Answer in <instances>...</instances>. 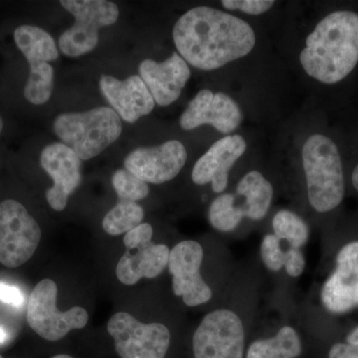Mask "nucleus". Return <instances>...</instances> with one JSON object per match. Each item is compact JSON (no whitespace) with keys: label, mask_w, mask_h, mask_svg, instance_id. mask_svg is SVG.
I'll return each mask as SVG.
<instances>
[{"label":"nucleus","mask_w":358,"mask_h":358,"mask_svg":"<svg viewBox=\"0 0 358 358\" xmlns=\"http://www.w3.org/2000/svg\"><path fill=\"white\" fill-rule=\"evenodd\" d=\"M179 55L196 69H219L248 55L256 44L255 32L246 21L209 6L183 14L173 27Z\"/></svg>","instance_id":"obj_1"},{"label":"nucleus","mask_w":358,"mask_h":358,"mask_svg":"<svg viewBox=\"0 0 358 358\" xmlns=\"http://www.w3.org/2000/svg\"><path fill=\"white\" fill-rule=\"evenodd\" d=\"M301 67L320 83L343 81L358 63V14L334 11L317 23L301 52Z\"/></svg>","instance_id":"obj_2"},{"label":"nucleus","mask_w":358,"mask_h":358,"mask_svg":"<svg viewBox=\"0 0 358 358\" xmlns=\"http://www.w3.org/2000/svg\"><path fill=\"white\" fill-rule=\"evenodd\" d=\"M301 160L310 206L320 213L336 209L345 192L343 162L336 143L324 134H313L303 145Z\"/></svg>","instance_id":"obj_3"},{"label":"nucleus","mask_w":358,"mask_h":358,"mask_svg":"<svg viewBox=\"0 0 358 358\" xmlns=\"http://www.w3.org/2000/svg\"><path fill=\"white\" fill-rule=\"evenodd\" d=\"M53 128L63 143L83 160L103 152L120 138L122 129L121 117L108 107L58 115Z\"/></svg>","instance_id":"obj_4"},{"label":"nucleus","mask_w":358,"mask_h":358,"mask_svg":"<svg viewBox=\"0 0 358 358\" xmlns=\"http://www.w3.org/2000/svg\"><path fill=\"white\" fill-rule=\"evenodd\" d=\"M61 6L75 17V24L59 39L60 50L69 57H79L96 48L99 30L114 24L119 8L106 0H63Z\"/></svg>","instance_id":"obj_5"},{"label":"nucleus","mask_w":358,"mask_h":358,"mask_svg":"<svg viewBox=\"0 0 358 358\" xmlns=\"http://www.w3.org/2000/svg\"><path fill=\"white\" fill-rule=\"evenodd\" d=\"M57 285L44 279L34 287L27 306L29 327L42 338L60 341L73 329H81L88 324L89 315L85 308L73 307L67 312L57 308Z\"/></svg>","instance_id":"obj_6"},{"label":"nucleus","mask_w":358,"mask_h":358,"mask_svg":"<svg viewBox=\"0 0 358 358\" xmlns=\"http://www.w3.org/2000/svg\"><path fill=\"white\" fill-rule=\"evenodd\" d=\"M246 331L243 320L231 308L207 313L193 334L195 358H243Z\"/></svg>","instance_id":"obj_7"},{"label":"nucleus","mask_w":358,"mask_h":358,"mask_svg":"<svg viewBox=\"0 0 358 358\" xmlns=\"http://www.w3.org/2000/svg\"><path fill=\"white\" fill-rule=\"evenodd\" d=\"M41 240L39 224L15 200L0 203V263L18 268L31 259Z\"/></svg>","instance_id":"obj_8"},{"label":"nucleus","mask_w":358,"mask_h":358,"mask_svg":"<svg viewBox=\"0 0 358 358\" xmlns=\"http://www.w3.org/2000/svg\"><path fill=\"white\" fill-rule=\"evenodd\" d=\"M152 225L141 223L126 233L124 244L126 252L117 263L115 273L122 284H136L141 279H154L169 265L171 250L164 244L152 243Z\"/></svg>","instance_id":"obj_9"},{"label":"nucleus","mask_w":358,"mask_h":358,"mask_svg":"<svg viewBox=\"0 0 358 358\" xmlns=\"http://www.w3.org/2000/svg\"><path fill=\"white\" fill-rule=\"evenodd\" d=\"M121 358H164L171 345V333L160 322L143 324L128 313H117L108 322Z\"/></svg>","instance_id":"obj_10"},{"label":"nucleus","mask_w":358,"mask_h":358,"mask_svg":"<svg viewBox=\"0 0 358 358\" xmlns=\"http://www.w3.org/2000/svg\"><path fill=\"white\" fill-rule=\"evenodd\" d=\"M203 259V248L193 240L176 244L169 253L167 268L173 275V294L181 296L187 307L204 305L213 296L200 272Z\"/></svg>","instance_id":"obj_11"},{"label":"nucleus","mask_w":358,"mask_h":358,"mask_svg":"<svg viewBox=\"0 0 358 358\" xmlns=\"http://www.w3.org/2000/svg\"><path fill=\"white\" fill-rule=\"evenodd\" d=\"M187 152L179 141L134 150L124 159V167L145 182L162 185L173 180L185 166Z\"/></svg>","instance_id":"obj_12"},{"label":"nucleus","mask_w":358,"mask_h":358,"mask_svg":"<svg viewBox=\"0 0 358 358\" xmlns=\"http://www.w3.org/2000/svg\"><path fill=\"white\" fill-rule=\"evenodd\" d=\"M242 120V110L231 96L204 89L197 93L183 112L180 127L185 131H192L203 124H210L219 133L229 134L239 128Z\"/></svg>","instance_id":"obj_13"},{"label":"nucleus","mask_w":358,"mask_h":358,"mask_svg":"<svg viewBox=\"0 0 358 358\" xmlns=\"http://www.w3.org/2000/svg\"><path fill=\"white\" fill-rule=\"evenodd\" d=\"M40 162L54 182L46 193L47 201L54 210L63 211L81 182V159L64 143H55L42 150Z\"/></svg>","instance_id":"obj_14"},{"label":"nucleus","mask_w":358,"mask_h":358,"mask_svg":"<svg viewBox=\"0 0 358 358\" xmlns=\"http://www.w3.org/2000/svg\"><path fill=\"white\" fill-rule=\"evenodd\" d=\"M246 150V141L240 134L220 138L197 160L192 169L193 182L197 185L211 183L213 192L222 194L228 186L230 169Z\"/></svg>","instance_id":"obj_15"},{"label":"nucleus","mask_w":358,"mask_h":358,"mask_svg":"<svg viewBox=\"0 0 358 358\" xmlns=\"http://www.w3.org/2000/svg\"><path fill=\"white\" fill-rule=\"evenodd\" d=\"M138 71L155 103L160 107L176 102L192 76L189 66L176 52L164 62L147 59L141 63Z\"/></svg>","instance_id":"obj_16"},{"label":"nucleus","mask_w":358,"mask_h":358,"mask_svg":"<svg viewBox=\"0 0 358 358\" xmlns=\"http://www.w3.org/2000/svg\"><path fill=\"white\" fill-rule=\"evenodd\" d=\"M100 88L113 110L129 124L154 110V99L140 76L134 75L121 81L117 78L103 75Z\"/></svg>","instance_id":"obj_17"},{"label":"nucleus","mask_w":358,"mask_h":358,"mask_svg":"<svg viewBox=\"0 0 358 358\" xmlns=\"http://www.w3.org/2000/svg\"><path fill=\"white\" fill-rule=\"evenodd\" d=\"M236 196L244 200L240 205L245 217L260 221L266 217L274 197V188L260 171H252L245 174L238 182Z\"/></svg>","instance_id":"obj_18"},{"label":"nucleus","mask_w":358,"mask_h":358,"mask_svg":"<svg viewBox=\"0 0 358 358\" xmlns=\"http://www.w3.org/2000/svg\"><path fill=\"white\" fill-rule=\"evenodd\" d=\"M320 299L327 310L336 315L358 308V278L334 268L322 286Z\"/></svg>","instance_id":"obj_19"},{"label":"nucleus","mask_w":358,"mask_h":358,"mask_svg":"<svg viewBox=\"0 0 358 358\" xmlns=\"http://www.w3.org/2000/svg\"><path fill=\"white\" fill-rule=\"evenodd\" d=\"M14 40L30 65L57 60L59 52L49 33L36 26L22 25L14 31Z\"/></svg>","instance_id":"obj_20"},{"label":"nucleus","mask_w":358,"mask_h":358,"mask_svg":"<svg viewBox=\"0 0 358 358\" xmlns=\"http://www.w3.org/2000/svg\"><path fill=\"white\" fill-rule=\"evenodd\" d=\"M303 345L298 331L291 326H284L270 338L258 339L250 345L246 358H296Z\"/></svg>","instance_id":"obj_21"},{"label":"nucleus","mask_w":358,"mask_h":358,"mask_svg":"<svg viewBox=\"0 0 358 358\" xmlns=\"http://www.w3.org/2000/svg\"><path fill=\"white\" fill-rule=\"evenodd\" d=\"M145 211L143 207L136 202L122 201L117 205L103 219V229L112 236L128 233L143 223Z\"/></svg>","instance_id":"obj_22"},{"label":"nucleus","mask_w":358,"mask_h":358,"mask_svg":"<svg viewBox=\"0 0 358 358\" xmlns=\"http://www.w3.org/2000/svg\"><path fill=\"white\" fill-rule=\"evenodd\" d=\"M243 218L244 212L237 203L236 196L231 193L219 195L209 207V222L219 232H232L238 228Z\"/></svg>","instance_id":"obj_23"},{"label":"nucleus","mask_w":358,"mask_h":358,"mask_svg":"<svg viewBox=\"0 0 358 358\" xmlns=\"http://www.w3.org/2000/svg\"><path fill=\"white\" fill-rule=\"evenodd\" d=\"M272 227L274 231L273 234L281 241H286L293 248H303L310 238L308 224L293 211L277 212L273 217Z\"/></svg>","instance_id":"obj_24"},{"label":"nucleus","mask_w":358,"mask_h":358,"mask_svg":"<svg viewBox=\"0 0 358 358\" xmlns=\"http://www.w3.org/2000/svg\"><path fill=\"white\" fill-rule=\"evenodd\" d=\"M54 88V69L49 63L30 65V74L24 96L33 105L48 102Z\"/></svg>","instance_id":"obj_25"},{"label":"nucleus","mask_w":358,"mask_h":358,"mask_svg":"<svg viewBox=\"0 0 358 358\" xmlns=\"http://www.w3.org/2000/svg\"><path fill=\"white\" fill-rule=\"evenodd\" d=\"M112 183L119 200L122 201H138L145 199L150 193L148 183L126 169L115 171Z\"/></svg>","instance_id":"obj_26"},{"label":"nucleus","mask_w":358,"mask_h":358,"mask_svg":"<svg viewBox=\"0 0 358 358\" xmlns=\"http://www.w3.org/2000/svg\"><path fill=\"white\" fill-rule=\"evenodd\" d=\"M282 241L275 234H267L260 246V255L264 265L271 272H280L284 268L286 251L282 249Z\"/></svg>","instance_id":"obj_27"},{"label":"nucleus","mask_w":358,"mask_h":358,"mask_svg":"<svg viewBox=\"0 0 358 358\" xmlns=\"http://www.w3.org/2000/svg\"><path fill=\"white\" fill-rule=\"evenodd\" d=\"M224 8L231 11H241L249 15H261L267 13L273 6V0H223Z\"/></svg>","instance_id":"obj_28"},{"label":"nucleus","mask_w":358,"mask_h":358,"mask_svg":"<svg viewBox=\"0 0 358 358\" xmlns=\"http://www.w3.org/2000/svg\"><path fill=\"white\" fill-rule=\"evenodd\" d=\"M336 268L358 278V241L345 245L336 258Z\"/></svg>","instance_id":"obj_29"},{"label":"nucleus","mask_w":358,"mask_h":358,"mask_svg":"<svg viewBox=\"0 0 358 358\" xmlns=\"http://www.w3.org/2000/svg\"><path fill=\"white\" fill-rule=\"evenodd\" d=\"M329 358H358V327L348 334L346 343H338L331 346Z\"/></svg>","instance_id":"obj_30"},{"label":"nucleus","mask_w":358,"mask_h":358,"mask_svg":"<svg viewBox=\"0 0 358 358\" xmlns=\"http://www.w3.org/2000/svg\"><path fill=\"white\" fill-rule=\"evenodd\" d=\"M306 268V259L301 249L289 247L286 251V260L284 268L287 274L292 278H298L303 275Z\"/></svg>","instance_id":"obj_31"},{"label":"nucleus","mask_w":358,"mask_h":358,"mask_svg":"<svg viewBox=\"0 0 358 358\" xmlns=\"http://www.w3.org/2000/svg\"><path fill=\"white\" fill-rule=\"evenodd\" d=\"M0 301L13 307L20 308L24 303V296L16 287L0 282Z\"/></svg>","instance_id":"obj_32"},{"label":"nucleus","mask_w":358,"mask_h":358,"mask_svg":"<svg viewBox=\"0 0 358 358\" xmlns=\"http://www.w3.org/2000/svg\"><path fill=\"white\" fill-rule=\"evenodd\" d=\"M352 181L353 187H355V190H357V192H358V164L357 166H355V169H353Z\"/></svg>","instance_id":"obj_33"},{"label":"nucleus","mask_w":358,"mask_h":358,"mask_svg":"<svg viewBox=\"0 0 358 358\" xmlns=\"http://www.w3.org/2000/svg\"><path fill=\"white\" fill-rule=\"evenodd\" d=\"M7 338V334L6 331L0 327V343H6Z\"/></svg>","instance_id":"obj_34"},{"label":"nucleus","mask_w":358,"mask_h":358,"mask_svg":"<svg viewBox=\"0 0 358 358\" xmlns=\"http://www.w3.org/2000/svg\"><path fill=\"white\" fill-rule=\"evenodd\" d=\"M51 358H74V357H70V355H55V357H53Z\"/></svg>","instance_id":"obj_35"},{"label":"nucleus","mask_w":358,"mask_h":358,"mask_svg":"<svg viewBox=\"0 0 358 358\" xmlns=\"http://www.w3.org/2000/svg\"><path fill=\"white\" fill-rule=\"evenodd\" d=\"M2 129H3V121H2L1 115H0V134H1Z\"/></svg>","instance_id":"obj_36"},{"label":"nucleus","mask_w":358,"mask_h":358,"mask_svg":"<svg viewBox=\"0 0 358 358\" xmlns=\"http://www.w3.org/2000/svg\"><path fill=\"white\" fill-rule=\"evenodd\" d=\"M0 358H3V357H2L1 355H0Z\"/></svg>","instance_id":"obj_37"}]
</instances>
